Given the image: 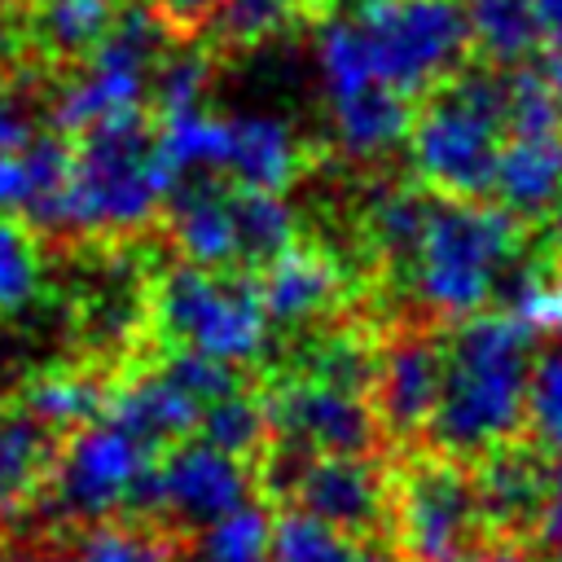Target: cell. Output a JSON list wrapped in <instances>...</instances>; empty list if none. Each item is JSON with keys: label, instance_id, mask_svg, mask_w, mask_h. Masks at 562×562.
I'll list each match as a JSON object with an SVG mask.
<instances>
[{"label": "cell", "instance_id": "obj_1", "mask_svg": "<svg viewBox=\"0 0 562 562\" xmlns=\"http://www.w3.org/2000/svg\"><path fill=\"white\" fill-rule=\"evenodd\" d=\"M443 347L439 400L426 435L439 457L479 461L522 435L527 373L536 356V334L501 312H474L457 321Z\"/></svg>", "mask_w": 562, "mask_h": 562}, {"label": "cell", "instance_id": "obj_2", "mask_svg": "<svg viewBox=\"0 0 562 562\" xmlns=\"http://www.w3.org/2000/svg\"><path fill=\"white\" fill-rule=\"evenodd\" d=\"M522 259V228L509 211L483 198H426L417 233L395 268L413 303L439 321H465L483 312L514 263Z\"/></svg>", "mask_w": 562, "mask_h": 562}, {"label": "cell", "instance_id": "obj_3", "mask_svg": "<svg viewBox=\"0 0 562 562\" xmlns=\"http://www.w3.org/2000/svg\"><path fill=\"white\" fill-rule=\"evenodd\" d=\"M171 180L154 154V136L140 119L79 132V149L66 158V176L35 224L70 237H127L158 220Z\"/></svg>", "mask_w": 562, "mask_h": 562}, {"label": "cell", "instance_id": "obj_4", "mask_svg": "<svg viewBox=\"0 0 562 562\" xmlns=\"http://www.w3.org/2000/svg\"><path fill=\"white\" fill-rule=\"evenodd\" d=\"M505 140V79L452 75L426 92V105L408 119L404 149L426 193L435 198H487L492 167Z\"/></svg>", "mask_w": 562, "mask_h": 562}, {"label": "cell", "instance_id": "obj_5", "mask_svg": "<svg viewBox=\"0 0 562 562\" xmlns=\"http://www.w3.org/2000/svg\"><path fill=\"white\" fill-rule=\"evenodd\" d=\"M149 316L176 351H198L228 369L259 360L272 338L255 281L228 268H162L149 294Z\"/></svg>", "mask_w": 562, "mask_h": 562}, {"label": "cell", "instance_id": "obj_6", "mask_svg": "<svg viewBox=\"0 0 562 562\" xmlns=\"http://www.w3.org/2000/svg\"><path fill=\"white\" fill-rule=\"evenodd\" d=\"M342 18L373 75L404 101L452 79L470 48L461 0H356Z\"/></svg>", "mask_w": 562, "mask_h": 562}, {"label": "cell", "instance_id": "obj_7", "mask_svg": "<svg viewBox=\"0 0 562 562\" xmlns=\"http://www.w3.org/2000/svg\"><path fill=\"white\" fill-rule=\"evenodd\" d=\"M312 70H316L329 136H334L342 158L382 162L395 149H404V132L413 119L408 101L373 75V66H369V57H364V48H360V40L342 13H334L316 26Z\"/></svg>", "mask_w": 562, "mask_h": 562}, {"label": "cell", "instance_id": "obj_8", "mask_svg": "<svg viewBox=\"0 0 562 562\" xmlns=\"http://www.w3.org/2000/svg\"><path fill=\"white\" fill-rule=\"evenodd\" d=\"M162 57V22L145 4H123L110 35L83 53V66L57 88L48 114L57 132H92L105 123L140 119L149 79Z\"/></svg>", "mask_w": 562, "mask_h": 562}, {"label": "cell", "instance_id": "obj_9", "mask_svg": "<svg viewBox=\"0 0 562 562\" xmlns=\"http://www.w3.org/2000/svg\"><path fill=\"white\" fill-rule=\"evenodd\" d=\"M154 470V443L136 439L110 417H92L66 430V443L48 457V505L61 518L97 522L145 509Z\"/></svg>", "mask_w": 562, "mask_h": 562}, {"label": "cell", "instance_id": "obj_10", "mask_svg": "<svg viewBox=\"0 0 562 562\" xmlns=\"http://www.w3.org/2000/svg\"><path fill=\"white\" fill-rule=\"evenodd\" d=\"M386 522L395 527V549L408 562H443L483 536L474 479L452 457L413 461L391 483Z\"/></svg>", "mask_w": 562, "mask_h": 562}, {"label": "cell", "instance_id": "obj_11", "mask_svg": "<svg viewBox=\"0 0 562 562\" xmlns=\"http://www.w3.org/2000/svg\"><path fill=\"white\" fill-rule=\"evenodd\" d=\"M263 400L268 439L294 457H325V452H373L378 417L364 395L321 382L312 373H294L272 386Z\"/></svg>", "mask_w": 562, "mask_h": 562}, {"label": "cell", "instance_id": "obj_12", "mask_svg": "<svg viewBox=\"0 0 562 562\" xmlns=\"http://www.w3.org/2000/svg\"><path fill=\"white\" fill-rule=\"evenodd\" d=\"M285 487L299 509L329 522L347 540L378 536L391 514V479L373 461V452H325V457L285 452Z\"/></svg>", "mask_w": 562, "mask_h": 562}, {"label": "cell", "instance_id": "obj_13", "mask_svg": "<svg viewBox=\"0 0 562 562\" xmlns=\"http://www.w3.org/2000/svg\"><path fill=\"white\" fill-rule=\"evenodd\" d=\"M250 501V470L241 457L220 452L206 439H176L149 470L145 509L180 527H206L211 518Z\"/></svg>", "mask_w": 562, "mask_h": 562}, {"label": "cell", "instance_id": "obj_14", "mask_svg": "<svg viewBox=\"0 0 562 562\" xmlns=\"http://www.w3.org/2000/svg\"><path fill=\"white\" fill-rule=\"evenodd\" d=\"M439 373H443V347L430 334H395L378 360H373V378H369V408L378 417L382 435L395 439H417L426 435V422L435 413L439 400Z\"/></svg>", "mask_w": 562, "mask_h": 562}, {"label": "cell", "instance_id": "obj_15", "mask_svg": "<svg viewBox=\"0 0 562 562\" xmlns=\"http://www.w3.org/2000/svg\"><path fill=\"white\" fill-rule=\"evenodd\" d=\"M303 171V140L294 123L277 110H237L224 114V158L220 176L237 189L285 193Z\"/></svg>", "mask_w": 562, "mask_h": 562}, {"label": "cell", "instance_id": "obj_16", "mask_svg": "<svg viewBox=\"0 0 562 562\" xmlns=\"http://www.w3.org/2000/svg\"><path fill=\"white\" fill-rule=\"evenodd\" d=\"M487 193L514 220H544L562 198V123L505 127Z\"/></svg>", "mask_w": 562, "mask_h": 562}, {"label": "cell", "instance_id": "obj_17", "mask_svg": "<svg viewBox=\"0 0 562 562\" xmlns=\"http://www.w3.org/2000/svg\"><path fill=\"white\" fill-rule=\"evenodd\" d=\"M255 290L268 312V325L307 329L321 316H329L334 303L342 299V268L325 250L290 241L285 250H277L272 259L259 263Z\"/></svg>", "mask_w": 562, "mask_h": 562}, {"label": "cell", "instance_id": "obj_18", "mask_svg": "<svg viewBox=\"0 0 562 562\" xmlns=\"http://www.w3.org/2000/svg\"><path fill=\"white\" fill-rule=\"evenodd\" d=\"M167 228L184 263L198 268H237V224H233V189L215 176H189L167 193Z\"/></svg>", "mask_w": 562, "mask_h": 562}, {"label": "cell", "instance_id": "obj_19", "mask_svg": "<svg viewBox=\"0 0 562 562\" xmlns=\"http://www.w3.org/2000/svg\"><path fill=\"white\" fill-rule=\"evenodd\" d=\"M101 413L110 422H119L123 430H132L136 439H145V443H176L189 430H198L202 400L167 364H158V369L136 373L123 386H114L105 395Z\"/></svg>", "mask_w": 562, "mask_h": 562}, {"label": "cell", "instance_id": "obj_20", "mask_svg": "<svg viewBox=\"0 0 562 562\" xmlns=\"http://www.w3.org/2000/svg\"><path fill=\"white\" fill-rule=\"evenodd\" d=\"M470 479H474L483 527H496L505 536H522V531L536 527L540 492H544V461H540V452L505 443V448L479 457V470Z\"/></svg>", "mask_w": 562, "mask_h": 562}, {"label": "cell", "instance_id": "obj_21", "mask_svg": "<svg viewBox=\"0 0 562 562\" xmlns=\"http://www.w3.org/2000/svg\"><path fill=\"white\" fill-rule=\"evenodd\" d=\"M154 154L167 171L171 184L189 180V176H220V158H224V114L202 105L189 110H171L162 114L158 132H154Z\"/></svg>", "mask_w": 562, "mask_h": 562}, {"label": "cell", "instance_id": "obj_22", "mask_svg": "<svg viewBox=\"0 0 562 562\" xmlns=\"http://www.w3.org/2000/svg\"><path fill=\"white\" fill-rule=\"evenodd\" d=\"M66 158H70V149L48 132H40L18 154L0 149V215H9V211L40 215L66 176Z\"/></svg>", "mask_w": 562, "mask_h": 562}, {"label": "cell", "instance_id": "obj_23", "mask_svg": "<svg viewBox=\"0 0 562 562\" xmlns=\"http://www.w3.org/2000/svg\"><path fill=\"white\" fill-rule=\"evenodd\" d=\"M461 13L470 44H479V53L496 66H518L544 35L531 0H461Z\"/></svg>", "mask_w": 562, "mask_h": 562}, {"label": "cell", "instance_id": "obj_24", "mask_svg": "<svg viewBox=\"0 0 562 562\" xmlns=\"http://www.w3.org/2000/svg\"><path fill=\"white\" fill-rule=\"evenodd\" d=\"M233 224H237V259L255 268L299 237V215L285 202V193L233 184Z\"/></svg>", "mask_w": 562, "mask_h": 562}, {"label": "cell", "instance_id": "obj_25", "mask_svg": "<svg viewBox=\"0 0 562 562\" xmlns=\"http://www.w3.org/2000/svg\"><path fill=\"white\" fill-rule=\"evenodd\" d=\"M119 9V0H40L35 35L53 57H83L110 35Z\"/></svg>", "mask_w": 562, "mask_h": 562}, {"label": "cell", "instance_id": "obj_26", "mask_svg": "<svg viewBox=\"0 0 562 562\" xmlns=\"http://www.w3.org/2000/svg\"><path fill=\"white\" fill-rule=\"evenodd\" d=\"M101 404H105L101 382L88 378V373H70V369L31 378V386L22 395V413L31 422H40L48 435L53 430H75V426L92 422L101 413Z\"/></svg>", "mask_w": 562, "mask_h": 562}, {"label": "cell", "instance_id": "obj_27", "mask_svg": "<svg viewBox=\"0 0 562 562\" xmlns=\"http://www.w3.org/2000/svg\"><path fill=\"white\" fill-rule=\"evenodd\" d=\"M268 527L272 514L259 501H241L237 509L198 527L189 562H268Z\"/></svg>", "mask_w": 562, "mask_h": 562}, {"label": "cell", "instance_id": "obj_28", "mask_svg": "<svg viewBox=\"0 0 562 562\" xmlns=\"http://www.w3.org/2000/svg\"><path fill=\"white\" fill-rule=\"evenodd\" d=\"M44 294V255L26 224L0 215V316H26Z\"/></svg>", "mask_w": 562, "mask_h": 562}, {"label": "cell", "instance_id": "obj_29", "mask_svg": "<svg viewBox=\"0 0 562 562\" xmlns=\"http://www.w3.org/2000/svg\"><path fill=\"white\" fill-rule=\"evenodd\" d=\"M198 430L206 443H215L220 452H233V457H250L268 443V417H263V400L233 386L224 395H215L211 404H202L198 413Z\"/></svg>", "mask_w": 562, "mask_h": 562}, {"label": "cell", "instance_id": "obj_30", "mask_svg": "<svg viewBox=\"0 0 562 562\" xmlns=\"http://www.w3.org/2000/svg\"><path fill=\"white\" fill-rule=\"evenodd\" d=\"M66 562H171V544L154 527L97 518V522H83Z\"/></svg>", "mask_w": 562, "mask_h": 562}, {"label": "cell", "instance_id": "obj_31", "mask_svg": "<svg viewBox=\"0 0 562 562\" xmlns=\"http://www.w3.org/2000/svg\"><path fill=\"white\" fill-rule=\"evenodd\" d=\"M351 549L356 540H347L299 505L281 509L268 527V562H347Z\"/></svg>", "mask_w": 562, "mask_h": 562}, {"label": "cell", "instance_id": "obj_32", "mask_svg": "<svg viewBox=\"0 0 562 562\" xmlns=\"http://www.w3.org/2000/svg\"><path fill=\"white\" fill-rule=\"evenodd\" d=\"M522 430L536 452H562V347L531 356L527 400H522Z\"/></svg>", "mask_w": 562, "mask_h": 562}, {"label": "cell", "instance_id": "obj_33", "mask_svg": "<svg viewBox=\"0 0 562 562\" xmlns=\"http://www.w3.org/2000/svg\"><path fill=\"white\" fill-rule=\"evenodd\" d=\"M53 457V439L40 422H31L26 413H13L0 422V479L9 492V505H18L48 470Z\"/></svg>", "mask_w": 562, "mask_h": 562}, {"label": "cell", "instance_id": "obj_34", "mask_svg": "<svg viewBox=\"0 0 562 562\" xmlns=\"http://www.w3.org/2000/svg\"><path fill=\"white\" fill-rule=\"evenodd\" d=\"M373 360H378V351L356 329H334V334L316 338V347L307 351V373L321 378V382H334L342 391L369 395Z\"/></svg>", "mask_w": 562, "mask_h": 562}, {"label": "cell", "instance_id": "obj_35", "mask_svg": "<svg viewBox=\"0 0 562 562\" xmlns=\"http://www.w3.org/2000/svg\"><path fill=\"white\" fill-rule=\"evenodd\" d=\"M426 198L430 193H417L408 184H386V189H373L369 198V211H364V224H369V237L373 246L395 263L408 246V237L417 233V220L426 211Z\"/></svg>", "mask_w": 562, "mask_h": 562}, {"label": "cell", "instance_id": "obj_36", "mask_svg": "<svg viewBox=\"0 0 562 562\" xmlns=\"http://www.w3.org/2000/svg\"><path fill=\"white\" fill-rule=\"evenodd\" d=\"M215 35L233 48H259L281 35L290 22V0H215L211 13Z\"/></svg>", "mask_w": 562, "mask_h": 562}, {"label": "cell", "instance_id": "obj_37", "mask_svg": "<svg viewBox=\"0 0 562 562\" xmlns=\"http://www.w3.org/2000/svg\"><path fill=\"white\" fill-rule=\"evenodd\" d=\"M206 92H211V66H206L202 53H171V57H158L154 79H149V97L158 101V114L202 105Z\"/></svg>", "mask_w": 562, "mask_h": 562}, {"label": "cell", "instance_id": "obj_38", "mask_svg": "<svg viewBox=\"0 0 562 562\" xmlns=\"http://www.w3.org/2000/svg\"><path fill=\"white\" fill-rule=\"evenodd\" d=\"M35 136H40L35 110H31L22 97L0 92V149H4V154H18V149H26Z\"/></svg>", "mask_w": 562, "mask_h": 562}, {"label": "cell", "instance_id": "obj_39", "mask_svg": "<svg viewBox=\"0 0 562 562\" xmlns=\"http://www.w3.org/2000/svg\"><path fill=\"white\" fill-rule=\"evenodd\" d=\"M536 536L544 544L562 540V452L544 465V492H540V514H536Z\"/></svg>", "mask_w": 562, "mask_h": 562}, {"label": "cell", "instance_id": "obj_40", "mask_svg": "<svg viewBox=\"0 0 562 562\" xmlns=\"http://www.w3.org/2000/svg\"><path fill=\"white\" fill-rule=\"evenodd\" d=\"M211 4L215 0H154V9L162 18H171V22H198V18L211 13Z\"/></svg>", "mask_w": 562, "mask_h": 562}, {"label": "cell", "instance_id": "obj_41", "mask_svg": "<svg viewBox=\"0 0 562 562\" xmlns=\"http://www.w3.org/2000/svg\"><path fill=\"white\" fill-rule=\"evenodd\" d=\"M540 79L549 83V92L562 101V35L553 40V48H549V57H544V70H540Z\"/></svg>", "mask_w": 562, "mask_h": 562}, {"label": "cell", "instance_id": "obj_42", "mask_svg": "<svg viewBox=\"0 0 562 562\" xmlns=\"http://www.w3.org/2000/svg\"><path fill=\"white\" fill-rule=\"evenodd\" d=\"M540 224H544V241H549V250H553V263H562V198L549 206V215H544Z\"/></svg>", "mask_w": 562, "mask_h": 562}, {"label": "cell", "instance_id": "obj_43", "mask_svg": "<svg viewBox=\"0 0 562 562\" xmlns=\"http://www.w3.org/2000/svg\"><path fill=\"white\" fill-rule=\"evenodd\" d=\"M443 562H518V553L505 549V544H501V549H474V544H470V549H461V553H452V558H443Z\"/></svg>", "mask_w": 562, "mask_h": 562}, {"label": "cell", "instance_id": "obj_44", "mask_svg": "<svg viewBox=\"0 0 562 562\" xmlns=\"http://www.w3.org/2000/svg\"><path fill=\"white\" fill-rule=\"evenodd\" d=\"M531 9L540 18V31L558 40L562 35V0H531Z\"/></svg>", "mask_w": 562, "mask_h": 562}, {"label": "cell", "instance_id": "obj_45", "mask_svg": "<svg viewBox=\"0 0 562 562\" xmlns=\"http://www.w3.org/2000/svg\"><path fill=\"white\" fill-rule=\"evenodd\" d=\"M347 562H386V558H382L378 549H369V544H360V540H356V549L347 553Z\"/></svg>", "mask_w": 562, "mask_h": 562}, {"label": "cell", "instance_id": "obj_46", "mask_svg": "<svg viewBox=\"0 0 562 562\" xmlns=\"http://www.w3.org/2000/svg\"><path fill=\"white\" fill-rule=\"evenodd\" d=\"M13 562H61V558H48V553H18Z\"/></svg>", "mask_w": 562, "mask_h": 562}, {"label": "cell", "instance_id": "obj_47", "mask_svg": "<svg viewBox=\"0 0 562 562\" xmlns=\"http://www.w3.org/2000/svg\"><path fill=\"white\" fill-rule=\"evenodd\" d=\"M549 549H553V553H549V562H562V540H558V544H549Z\"/></svg>", "mask_w": 562, "mask_h": 562}, {"label": "cell", "instance_id": "obj_48", "mask_svg": "<svg viewBox=\"0 0 562 562\" xmlns=\"http://www.w3.org/2000/svg\"><path fill=\"white\" fill-rule=\"evenodd\" d=\"M0 509H9V492H4V479H0Z\"/></svg>", "mask_w": 562, "mask_h": 562}, {"label": "cell", "instance_id": "obj_49", "mask_svg": "<svg viewBox=\"0 0 562 562\" xmlns=\"http://www.w3.org/2000/svg\"><path fill=\"white\" fill-rule=\"evenodd\" d=\"M553 334H558V338H562V321H558V329H553Z\"/></svg>", "mask_w": 562, "mask_h": 562}, {"label": "cell", "instance_id": "obj_50", "mask_svg": "<svg viewBox=\"0 0 562 562\" xmlns=\"http://www.w3.org/2000/svg\"><path fill=\"white\" fill-rule=\"evenodd\" d=\"M290 4H294V0H290Z\"/></svg>", "mask_w": 562, "mask_h": 562}]
</instances>
